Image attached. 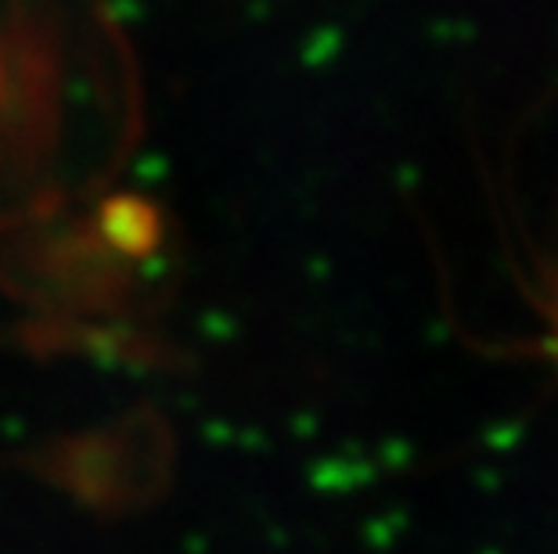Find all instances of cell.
<instances>
[{
  "mask_svg": "<svg viewBox=\"0 0 558 554\" xmlns=\"http://www.w3.org/2000/svg\"><path fill=\"white\" fill-rule=\"evenodd\" d=\"M548 313H551V353L558 360V274L551 278V303H548Z\"/></svg>",
  "mask_w": 558,
  "mask_h": 554,
  "instance_id": "6da1fadb",
  "label": "cell"
}]
</instances>
